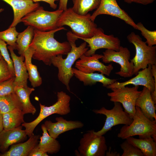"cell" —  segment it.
Masks as SVG:
<instances>
[{
	"mask_svg": "<svg viewBox=\"0 0 156 156\" xmlns=\"http://www.w3.org/2000/svg\"><path fill=\"white\" fill-rule=\"evenodd\" d=\"M65 29L63 27L46 31L34 29L33 39L29 45L34 49L32 58L51 66L53 57L59 54L67 55L71 48L69 43L59 42L54 38L55 33Z\"/></svg>",
	"mask_w": 156,
	"mask_h": 156,
	"instance_id": "obj_1",
	"label": "cell"
},
{
	"mask_svg": "<svg viewBox=\"0 0 156 156\" xmlns=\"http://www.w3.org/2000/svg\"><path fill=\"white\" fill-rule=\"evenodd\" d=\"M66 36L68 42L71 47L70 51L64 59L61 54L53 57L51 59V64L58 69L57 77L59 81L70 92V82L74 75L72 72V66L88 50V48L86 47L87 43L85 41L79 47H77L75 42L78 39L73 36L71 31H68Z\"/></svg>",
	"mask_w": 156,
	"mask_h": 156,
	"instance_id": "obj_2",
	"label": "cell"
},
{
	"mask_svg": "<svg viewBox=\"0 0 156 156\" xmlns=\"http://www.w3.org/2000/svg\"><path fill=\"white\" fill-rule=\"evenodd\" d=\"M89 13L86 15H79L72 8L63 11L57 24V27L66 25L70 27L71 32L76 37L89 38L92 37L97 28V25L91 18Z\"/></svg>",
	"mask_w": 156,
	"mask_h": 156,
	"instance_id": "obj_3",
	"label": "cell"
},
{
	"mask_svg": "<svg viewBox=\"0 0 156 156\" xmlns=\"http://www.w3.org/2000/svg\"><path fill=\"white\" fill-rule=\"evenodd\" d=\"M136 114L129 125H124L120 129L117 137L126 139L138 135L139 138L151 136L156 141V122L153 121L143 114L140 108L135 106Z\"/></svg>",
	"mask_w": 156,
	"mask_h": 156,
	"instance_id": "obj_4",
	"label": "cell"
},
{
	"mask_svg": "<svg viewBox=\"0 0 156 156\" xmlns=\"http://www.w3.org/2000/svg\"><path fill=\"white\" fill-rule=\"evenodd\" d=\"M127 39L135 49V56L130 60L133 64V75H136L141 69L146 68L148 64H156V46H148L140 36L133 32L127 36Z\"/></svg>",
	"mask_w": 156,
	"mask_h": 156,
	"instance_id": "obj_5",
	"label": "cell"
},
{
	"mask_svg": "<svg viewBox=\"0 0 156 156\" xmlns=\"http://www.w3.org/2000/svg\"><path fill=\"white\" fill-rule=\"evenodd\" d=\"M57 95V101L55 103L49 107L40 103V112L37 117L30 122H25L21 124L22 127H25L29 137L33 133L35 129L39 123L48 116L55 114L66 115L70 112V96L63 91L58 92Z\"/></svg>",
	"mask_w": 156,
	"mask_h": 156,
	"instance_id": "obj_6",
	"label": "cell"
},
{
	"mask_svg": "<svg viewBox=\"0 0 156 156\" xmlns=\"http://www.w3.org/2000/svg\"><path fill=\"white\" fill-rule=\"evenodd\" d=\"M59 9L54 11L45 10L41 6L36 10L24 16L21 20L26 26H30L34 29L42 31H48L58 28L59 19L63 12Z\"/></svg>",
	"mask_w": 156,
	"mask_h": 156,
	"instance_id": "obj_7",
	"label": "cell"
},
{
	"mask_svg": "<svg viewBox=\"0 0 156 156\" xmlns=\"http://www.w3.org/2000/svg\"><path fill=\"white\" fill-rule=\"evenodd\" d=\"M114 103V106L111 109L102 107L99 109L92 110L96 114H102L106 116L105 121L102 128L97 132L94 131V133L96 135H103L111 130L114 126L120 124L129 125L133 122V118L123 110L120 103L118 102Z\"/></svg>",
	"mask_w": 156,
	"mask_h": 156,
	"instance_id": "obj_8",
	"label": "cell"
},
{
	"mask_svg": "<svg viewBox=\"0 0 156 156\" xmlns=\"http://www.w3.org/2000/svg\"><path fill=\"white\" fill-rule=\"evenodd\" d=\"M91 130L84 133L79 142V152L80 156H104L107 150L105 137L97 135Z\"/></svg>",
	"mask_w": 156,
	"mask_h": 156,
	"instance_id": "obj_9",
	"label": "cell"
},
{
	"mask_svg": "<svg viewBox=\"0 0 156 156\" xmlns=\"http://www.w3.org/2000/svg\"><path fill=\"white\" fill-rule=\"evenodd\" d=\"M78 39H81L88 44L90 49L85 53L87 56H90L95 54L97 50L105 49L118 51L120 46V41L117 37L113 35H107L104 33L103 30L101 28H97L93 35L89 38H83L75 36Z\"/></svg>",
	"mask_w": 156,
	"mask_h": 156,
	"instance_id": "obj_10",
	"label": "cell"
},
{
	"mask_svg": "<svg viewBox=\"0 0 156 156\" xmlns=\"http://www.w3.org/2000/svg\"><path fill=\"white\" fill-rule=\"evenodd\" d=\"M138 88L139 86L132 87L125 86L112 89V92L107 95L110 97L111 101L122 104L125 111L133 119L136 114L135 102L141 92L138 90Z\"/></svg>",
	"mask_w": 156,
	"mask_h": 156,
	"instance_id": "obj_11",
	"label": "cell"
},
{
	"mask_svg": "<svg viewBox=\"0 0 156 156\" xmlns=\"http://www.w3.org/2000/svg\"><path fill=\"white\" fill-rule=\"evenodd\" d=\"M102 62L105 63L114 62L120 66L119 71L115 74L125 78L132 77L133 75V64L129 61L130 52L126 47L120 46L118 51L106 49L103 52Z\"/></svg>",
	"mask_w": 156,
	"mask_h": 156,
	"instance_id": "obj_12",
	"label": "cell"
},
{
	"mask_svg": "<svg viewBox=\"0 0 156 156\" xmlns=\"http://www.w3.org/2000/svg\"><path fill=\"white\" fill-rule=\"evenodd\" d=\"M101 14L118 18L135 29H138L136 24L129 15L120 7L116 0H101L99 7L91 15V19L94 21L98 16Z\"/></svg>",
	"mask_w": 156,
	"mask_h": 156,
	"instance_id": "obj_13",
	"label": "cell"
},
{
	"mask_svg": "<svg viewBox=\"0 0 156 156\" xmlns=\"http://www.w3.org/2000/svg\"><path fill=\"white\" fill-rule=\"evenodd\" d=\"M103 56V55L96 54L87 56L84 54L76 61L75 66L83 73H90L97 71L109 76L114 68L112 64L105 65L99 61Z\"/></svg>",
	"mask_w": 156,
	"mask_h": 156,
	"instance_id": "obj_14",
	"label": "cell"
},
{
	"mask_svg": "<svg viewBox=\"0 0 156 156\" xmlns=\"http://www.w3.org/2000/svg\"><path fill=\"white\" fill-rule=\"evenodd\" d=\"M151 70V65L148 64L146 68L139 71L134 77L124 82L116 81L106 88L111 89L132 84L134 86H144L148 88L151 93L154 91H156V78H154L152 76Z\"/></svg>",
	"mask_w": 156,
	"mask_h": 156,
	"instance_id": "obj_15",
	"label": "cell"
},
{
	"mask_svg": "<svg viewBox=\"0 0 156 156\" xmlns=\"http://www.w3.org/2000/svg\"><path fill=\"white\" fill-rule=\"evenodd\" d=\"M9 5L14 12V19L9 27H15L21 19L29 13L36 10L40 6L38 2L32 0H1Z\"/></svg>",
	"mask_w": 156,
	"mask_h": 156,
	"instance_id": "obj_16",
	"label": "cell"
},
{
	"mask_svg": "<svg viewBox=\"0 0 156 156\" xmlns=\"http://www.w3.org/2000/svg\"><path fill=\"white\" fill-rule=\"evenodd\" d=\"M56 122L46 121L44 124L48 133L52 137L56 139L61 134L75 129L81 128L84 126L81 121L76 120L68 121L62 117L55 118Z\"/></svg>",
	"mask_w": 156,
	"mask_h": 156,
	"instance_id": "obj_17",
	"label": "cell"
},
{
	"mask_svg": "<svg viewBox=\"0 0 156 156\" xmlns=\"http://www.w3.org/2000/svg\"><path fill=\"white\" fill-rule=\"evenodd\" d=\"M26 130L20 126L7 130L3 129L0 132L1 153L7 151L11 145L20 143L27 138Z\"/></svg>",
	"mask_w": 156,
	"mask_h": 156,
	"instance_id": "obj_18",
	"label": "cell"
},
{
	"mask_svg": "<svg viewBox=\"0 0 156 156\" xmlns=\"http://www.w3.org/2000/svg\"><path fill=\"white\" fill-rule=\"evenodd\" d=\"M7 48L10 52L13 62L15 73L14 84L16 86L26 88L28 86V75L24 62V57L21 55L19 56H17L10 46H8Z\"/></svg>",
	"mask_w": 156,
	"mask_h": 156,
	"instance_id": "obj_19",
	"label": "cell"
},
{
	"mask_svg": "<svg viewBox=\"0 0 156 156\" xmlns=\"http://www.w3.org/2000/svg\"><path fill=\"white\" fill-rule=\"evenodd\" d=\"M155 105L152 99L150 91L144 86L136 101L135 106L140 108L146 118L153 121L156 122Z\"/></svg>",
	"mask_w": 156,
	"mask_h": 156,
	"instance_id": "obj_20",
	"label": "cell"
},
{
	"mask_svg": "<svg viewBox=\"0 0 156 156\" xmlns=\"http://www.w3.org/2000/svg\"><path fill=\"white\" fill-rule=\"evenodd\" d=\"M26 141L11 145L10 149L3 153L0 156H28L29 155L38 144L40 138L39 135L33 133Z\"/></svg>",
	"mask_w": 156,
	"mask_h": 156,
	"instance_id": "obj_21",
	"label": "cell"
},
{
	"mask_svg": "<svg viewBox=\"0 0 156 156\" xmlns=\"http://www.w3.org/2000/svg\"><path fill=\"white\" fill-rule=\"evenodd\" d=\"M72 72L77 78L83 82L84 86L92 85L98 82L102 83L103 86L106 87L117 81L116 79L108 78L102 73H86L73 68Z\"/></svg>",
	"mask_w": 156,
	"mask_h": 156,
	"instance_id": "obj_22",
	"label": "cell"
},
{
	"mask_svg": "<svg viewBox=\"0 0 156 156\" xmlns=\"http://www.w3.org/2000/svg\"><path fill=\"white\" fill-rule=\"evenodd\" d=\"M34 51V48L29 45L24 54V62L28 75V79L33 88L40 86L42 83V78L38 71L37 66L32 63Z\"/></svg>",
	"mask_w": 156,
	"mask_h": 156,
	"instance_id": "obj_23",
	"label": "cell"
},
{
	"mask_svg": "<svg viewBox=\"0 0 156 156\" xmlns=\"http://www.w3.org/2000/svg\"><path fill=\"white\" fill-rule=\"evenodd\" d=\"M41 128L43 133L39 138L40 141L37 145L38 147L47 153L53 154L58 153L61 148L59 142L49 135L44 124L42 125Z\"/></svg>",
	"mask_w": 156,
	"mask_h": 156,
	"instance_id": "obj_24",
	"label": "cell"
},
{
	"mask_svg": "<svg viewBox=\"0 0 156 156\" xmlns=\"http://www.w3.org/2000/svg\"><path fill=\"white\" fill-rule=\"evenodd\" d=\"M126 139L139 149L144 156H156V141L151 136L139 139L130 137Z\"/></svg>",
	"mask_w": 156,
	"mask_h": 156,
	"instance_id": "obj_25",
	"label": "cell"
},
{
	"mask_svg": "<svg viewBox=\"0 0 156 156\" xmlns=\"http://www.w3.org/2000/svg\"><path fill=\"white\" fill-rule=\"evenodd\" d=\"M35 90L34 88L27 86L26 88L16 86L15 93L18 97L22 104V112L24 114H31L34 115L36 110L35 107L31 103L30 96Z\"/></svg>",
	"mask_w": 156,
	"mask_h": 156,
	"instance_id": "obj_26",
	"label": "cell"
},
{
	"mask_svg": "<svg viewBox=\"0 0 156 156\" xmlns=\"http://www.w3.org/2000/svg\"><path fill=\"white\" fill-rule=\"evenodd\" d=\"M24 115L21 109L17 108L3 114V129L9 130L20 126L25 122Z\"/></svg>",
	"mask_w": 156,
	"mask_h": 156,
	"instance_id": "obj_27",
	"label": "cell"
},
{
	"mask_svg": "<svg viewBox=\"0 0 156 156\" xmlns=\"http://www.w3.org/2000/svg\"><path fill=\"white\" fill-rule=\"evenodd\" d=\"M34 28L28 26L23 31L19 33L16 40V49L20 55L24 57L25 51L31 42L34 36Z\"/></svg>",
	"mask_w": 156,
	"mask_h": 156,
	"instance_id": "obj_28",
	"label": "cell"
},
{
	"mask_svg": "<svg viewBox=\"0 0 156 156\" xmlns=\"http://www.w3.org/2000/svg\"><path fill=\"white\" fill-rule=\"evenodd\" d=\"M17 108L22 110V106L15 92L0 96V110L2 114Z\"/></svg>",
	"mask_w": 156,
	"mask_h": 156,
	"instance_id": "obj_29",
	"label": "cell"
},
{
	"mask_svg": "<svg viewBox=\"0 0 156 156\" xmlns=\"http://www.w3.org/2000/svg\"><path fill=\"white\" fill-rule=\"evenodd\" d=\"M101 0H73V10L77 14L86 15L88 12L97 9L99 7Z\"/></svg>",
	"mask_w": 156,
	"mask_h": 156,
	"instance_id": "obj_30",
	"label": "cell"
},
{
	"mask_svg": "<svg viewBox=\"0 0 156 156\" xmlns=\"http://www.w3.org/2000/svg\"><path fill=\"white\" fill-rule=\"evenodd\" d=\"M18 33L15 27H9L5 31H0V39L11 46L14 50L16 49V42Z\"/></svg>",
	"mask_w": 156,
	"mask_h": 156,
	"instance_id": "obj_31",
	"label": "cell"
},
{
	"mask_svg": "<svg viewBox=\"0 0 156 156\" xmlns=\"http://www.w3.org/2000/svg\"><path fill=\"white\" fill-rule=\"evenodd\" d=\"M138 30L141 32L142 35L146 40L145 42L149 46L156 44V31H151L147 29L141 22L136 24Z\"/></svg>",
	"mask_w": 156,
	"mask_h": 156,
	"instance_id": "obj_32",
	"label": "cell"
},
{
	"mask_svg": "<svg viewBox=\"0 0 156 156\" xmlns=\"http://www.w3.org/2000/svg\"><path fill=\"white\" fill-rule=\"evenodd\" d=\"M125 140L120 144V147L123 150L121 156H144L139 149Z\"/></svg>",
	"mask_w": 156,
	"mask_h": 156,
	"instance_id": "obj_33",
	"label": "cell"
},
{
	"mask_svg": "<svg viewBox=\"0 0 156 156\" xmlns=\"http://www.w3.org/2000/svg\"><path fill=\"white\" fill-rule=\"evenodd\" d=\"M7 45V44L5 42L0 39V52L3 59L7 63L10 71L14 77L13 62L12 59L10 58Z\"/></svg>",
	"mask_w": 156,
	"mask_h": 156,
	"instance_id": "obj_34",
	"label": "cell"
},
{
	"mask_svg": "<svg viewBox=\"0 0 156 156\" xmlns=\"http://www.w3.org/2000/svg\"><path fill=\"white\" fill-rule=\"evenodd\" d=\"M14 77L0 84V96L15 92Z\"/></svg>",
	"mask_w": 156,
	"mask_h": 156,
	"instance_id": "obj_35",
	"label": "cell"
},
{
	"mask_svg": "<svg viewBox=\"0 0 156 156\" xmlns=\"http://www.w3.org/2000/svg\"><path fill=\"white\" fill-rule=\"evenodd\" d=\"M13 77L14 76L3 58L0 62V84Z\"/></svg>",
	"mask_w": 156,
	"mask_h": 156,
	"instance_id": "obj_36",
	"label": "cell"
},
{
	"mask_svg": "<svg viewBox=\"0 0 156 156\" xmlns=\"http://www.w3.org/2000/svg\"><path fill=\"white\" fill-rule=\"evenodd\" d=\"M37 145L32 150L28 156H48L47 153L40 150Z\"/></svg>",
	"mask_w": 156,
	"mask_h": 156,
	"instance_id": "obj_37",
	"label": "cell"
},
{
	"mask_svg": "<svg viewBox=\"0 0 156 156\" xmlns=\"http://www.w3.org/2000/svg\"><path fill=\"white\" fill-rule=\"evenodd\" d=\"M33 2H38L39 1H44L48 3L50 7L53 9H55L57 7V5L55 3L56 1L60 0H32Z\"/></svg>",
	"mask_w": 156,
	"mask_h": 156,
	"instance_id": "obj_38",
	"label": "cell"
},
{
	"mask_svg": "<svg viewBox=\"0 0 156 156\" xmlns=\"http://www.w3.org/2000/svg\"><path fill=\"white\" fill-rule=\"evenodd\" d=\"M68 0H60L58 9L63 11L67 9V3Z\"/></svg>",
	"mask_w": 156,
	"mask_h": 156,
	"instance_id": "obj_39",
	"label": "cell"
},
{
	"mask_svg": "<svg viewBox=\"0 0 156 156\" xmlns=\"http://www.w3.org/2000/svg\"><path fill=\"white\" fill-rule=\"evenodd\" d=\"M155 0H134L133 2L146 5L151 4Z\"/></svg>",
	"mask_w": 156,
	"mask_h": 156,
	"instance_id": "obj_40",
	"label": "cell"
},
{
	"mask_svg": "<svg viewBox=\"0 0 156 156\" xmlns=\"http://www.w3.org/2000/svg\"><path fill=\"white\" fill-rule=\"evenodd\" d=\"M111 148L109 147V151L106 152L105 155L106 156H120V154L117 152H113L111 151Z\"/></svg>",
	"mask_w": 156,
	"mask_h": 156,
	"instance_id": "obj_41",
	"label": "cell"
},
{
	"mask_svg": "<svg viewBox=\"0 0 156 156\" xmlns=\"http://www.w3.org/2000/svg\"><path fill=\"white\" fill-rule=\"evenodd\" d=\"M3 129V114L0 110V132Z\"/></svg>",
	"mask_w": 156,
	"mask_h": 156,
	"instance_id": "obj_42",
	"label": "cell"
},
{
	"mask_svg": "<svg viewBox=\"0 0 156 156\" xmlns=\"http://www.w3.org/2000/svg\"><path fill=\"white\" fill-rule=\"evenodd\" d=\"M124 2L128 4H131L133 2L134 0H123Z\"/></svg>",
	"mask_w": 156,
	"mask_h": 156,
	"instance_id": "obj_43",
	"label": "cell"
},
{
	"mask_svg": "<svg viewBox=\"0 0 156 156\" xmlns=\"http://www.w3.org/2000/svg\"><path fill=\"white\" fill-rule=\"evenodd\" d=\"M3 57L2 56V55L1 54V53L0 52V62L1 61V60L3 58Z\"/></svg>",
	"mask_w": 156,
	"mask_h": 156,
	"instance_id": "obj_44",
	"label": "cell"
},
{
	"mask_svg": "<svg viewBox=\"0 0 156 156\" xmlns=\"http://www.w3.org/2000/svg\"><path fill=\"white\" fill-rule=\"evenodd\" d=\"M4 10V9L3 8L0 9V12H1Z\"/></svg>",
	"mask_w": 156,
	"mask_h": 156,
	"instance_id": "obj_45",
	"label": "cell"
},
{
	"mask_svg": "<svg viewBox=\"0 0 156 156\" xmlns=\"http://www.w3.org/2000/svg\"><path fill=\"white\" fill-rule=\"evenodd\" d=\"M1 153V151H0V153Z\"/></svg>",
	"mask_w": 156,
	"mask_h": 156,
	"instance_id": "obj_46",
	"label": "cell"
}]
</instances>
